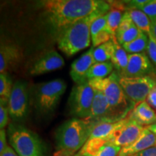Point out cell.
I'll use <instances>...</instances> for the list:
<instances>
[{
  "label": "cell",
  "mask_w": 156,
  "mask_h": 156,
  "mask_svg": "<svg viewBox=\"0 0 156 156\" xmlns=\"http://www.w3.org/2000/svg\"><path fill=\"white\" fill-rule=\"evenodd\" d=\"M40 5L56 35L80 20L95 13L106 14L111 9L108 2L101 0H46Z\"/></svg>",
  "instance_id": "cell-1"
},
{
  "label": "cell",
  "mask_w": 156,
  "mask_h": 156,
  "mask_svg": "<svg viewBox=\"0 0 156 156\" xmlns=\"http://www.w3.org/2000/svg\"><path fill=\"white\" fill-rule=\"evenodd\" d=\"M95 124V121L75 118L61 124L55 133L54 156H75L89 139Z\"/></svg>",
  "instance_id": "cell-2"
},
{
  "label": "cell",
  "mask_w": 156,
  "mask_h": 156,
  "mask_svg": "<svg viewBox=\"0 0 156 156\" xmlns=\"http://www.w3.org/2000/svg\"><path fill=\"white\" fill-rule=\"evenodd\" d=\"M103 15L105 14L95 13L62 29L56 35L58 49L67 56H71L89 47L92 44L90 32L92 23Z\"/></svg>",
  "instance_id": "cell-3"
},
{
  "label": "cell",
  "mask_w": 156,
  "mask_h": 156,
  "mask_svg": "<svg viewBox=\"0 0 156 156\" xmlns=\"http://www.w3.org/2000/svg\"><path fill=\"white\" fill-rule=\"evenodd\" d=\"M119 80V74L114 72L108 77L92 80L88 83L93 88L104 94L115 116L122 120L127 117V114L134 108V105L126 95Z\"/></svg>",
  "instance_id": "cell-4"
},
{
  "label": "cell",
  "mask_w": 156,
  "mask_h": 156,
  "mask_svg": "<svg viewBox=\"0 0 156 156\" xmlns=\"http://www.w3.org/2000/svg\"><path fill=\"white\" fill-rule=\"evenodd\" d=\"M7 136L11 147L18 156H45V147L38 134L18 123H10Z\"/></svg>",
  "instance_id": "cell-5"
},
{
  "label": "cell",
  "mask_w": 156,
  "mask_h": 156,
  "mask_svg": "<svg viewBox=\"0 0 156 156\" xmlns=\"http://www.w3.org/2000/svg\"><path fill=\"white\" fill-rule=\"evenodd\" d=\"M67 89V84L61 79L43 83L35 91V103L42 113L53 112Z\"/></svg>",
  "instance_id": "cell-6"
},
{
  "label": "cell",
  "mask_w": 156,
  "mask_h": 156,
  "mask_svg": "<svg viewBox=\"0 0 156 156\" xmlns=\"http://www.w3.org/2000/svg\"><path fill=\"white\" fill-rule=\"evenodd\" d=\"M95 90L88 81L76 84L70 93L68 106L69 112L78 119H86L90 113Z\"/></svg>",
  "instance_id": "cell-7"
},
{
  "label": "cell",
  "mask_w": 156,
  "mask_h": 156,
  "mask_svg": "<svg viewBox=\"0 0 156 156\" xmlns=\"http://www.w3.org/2000/svg\"><path fill=\"white\" fill-rule=\"evenodd\" d=\"M119 80L123 90L134 106L145 101L151 90L156 85L155 75L135 77L119 76Z\"/></svg>",
  "instance_id": "cell-8"
},
{
  "label": "cell",
  "mask_w": 156,
  "mask_h": 156,
  "mask_svg": "<svg viewBox=\"0 0 156 156\" xmlns=\"http://www.w3.org/2000/svg\"><path fill=\"white\" fill-rule=\"evenodd\" d=\"M9 116L15 122L25 120L29 112V89L26 82L18 80L13 85L8 101Z\"/></svg>",
  "instance_id": "cell-9"
},
{
  "label": "cell",
  "mask_w": 156,
  "mask_h": 156,
  "mask_svg": "<svg viewBox=\"0 0 156 156\" xmlns=\"http://www.w3.org/2000/svg\"><path fill=\"white\" fill-rule=\"evenodd\" d=\"M145 126L126 117V122L109 136V143L124 147L131 145L143 132Z\"/></svg>",
  "instance_id": "cell-10"
},
{
  "label": "cell",
  "mask_w": 156,
  "mask_h": 156,
  "mask_svg": "<svg viewBox=\"0 0 156 156\" xmlns=\"http://www.w3.org/2000/svg\"><path fill=\"white\" fill-rule=\"evenodd\" d=\"M154 66L146 52L129 54L128 64L125 69L119 74L121 77H135L155 75Z\"/></svg>",
  "instance_id": "cell-11"
},
{
  "label": "cell",
  "mask_w": 156,
  "mask_h": 156,
  "mask_svg": "<svg viewBox=\"0 0 156 156\" xmlns=\"http://www.w3.org/2000/svg\"><path fill=\"white\" fill-rule=\"evenodd\" d=\"M23 58L20 48L17 44L2 41L0 46V74L7 75L18 67Z\"/></svg>",
  "instance_id": "cell-12"
},
{
  "label": "cell",
  "mask_w": 156,
  "mask_h": 156,
  "mask_svg": "<svg viewBox=\"0 0 156 156\" xmlns=\"http://www.w3.org/2000/svg\"><path fill=\"white\" fill-rule=\"evenodd\" d=\"M95 90L94 98L91 106L90 113L87 120L101 122V121H110L118 122L120 121L115 116L114 112L111 108L108 100L104 94L100 90Z\"/></svg>",
  "instance_id": "cell-13"
},
{
  "label": "cell",
  "mask_w": 156,
  "mask_h": 156,
  "mask_svg": "<svg viewBox=\"0 0 156 156\" xmlns=\"http://www.w3.org/2000/svg\"><path fill=\"white\" fill-rule=\"evenodd\" d=\"M64 65L62 56L55 50H51L38 58L30 70L31 75H40L61 69Z\"/></svg>",
  "instance_id": "cell-14"
},
{
  "label": "cell",
  "mask_w": 156,
  "mask_h": 156,
  "mask_svg": "<svg viewBox=\"0 0 156 156\" xmlns=\"http://www.w3.org/2000/svg\"><path fill=\"white\" fill-rule=\"evenodd\" d=\"M93 51L94 48H90L71 64L70 77L76 84L87 82V74L90 67L95 63L93 57Z\"/></svg>",
  "instance_id": "cell-15"
},
{
  "label": "cell",
  "mask_w": 156,
  "mask_h": 156,
  "mask_svg": "<svg viewBox=\"0 0 156 156\" xmlns=\"http://www.w3.org/2000/svg\"><path fill=\"white\" fill-rule=\"evenodd\" d=\"M156 146V135L147 127L131 145L122 147L118 156H132Z\"/></svg>",
  "instance_id": "cell-16"
},
{
  "label": "cell",
  "mask_w": 156,
  "mask_h": 156,
  "mask_svg": "<svg viewBox=\"0 0 156 156\" xmlns=\"http://www.w3.org/2000/svg\"><path fill=\"white\" fill-rule=\"evenodd\" d=\"M127 118L146 127L156 122V112L145 101L134 106Z\"/></svg>",
  "instance_id": "cell-17"
},
{
  "label": "cell",
  "mask_w": 156,
  "mask_h": 156,
  "mask_svg": "<svg viewBox=\"0 0 156 156\" xmlns=\"http://www.w3.org/2000/svg\"><path fill=\"white\" fill-rule=\"evenodd\" d=\"M126 119V118L118 122H110V121L95 122L89 138H101V139L108 140L109 136L112 135V134L124 124Z\"/></svg>",
  "instance_id": "cell-18"
},
{
  "label": "cell",
  "mask_w": 156,
  "mask_h": 156,
  "mask_svg": "<svg viewBox=\"0 0 156 156\" xmlns=\"http://www.w3.org/2000/svg\"><path fill=\"white\" fill-rule=\"evenodd\" d=\"M112 40L114 42V49L112 58H111V62L114 67L116 69V73L120 74L125 69L127 66L129 54L124 49L122 45L117 41L116 36H112Z\"/></svg>",
  "instance_id": "cell-19"
},
{
  "label": "cell",
  "mask_w": 156,
  "mask_h": 156,
  "mask_svg": "<svg viewBox=\"0 0 156 156\" xmlns=\"http://www.w3.org/2000/svg\"><path fill=\"white\" fill-rule=\"evenodd\" d=\"M114 67L112 62H95L87 74V81L95 79H103L113 73Z\"/></svg>",
  "instance_id": "cell-20"
},
{
  "label": "cell",
  "mask_w": 156,
  "mask_h": 156,
  "mask_svg": "<svg viewBox=\"0 0 156 156\" xmlns=\"http://www.w3.org/2000/svg\"><path fill=\"white\" fill-rule=\"evenodd\" d=\"M136 28L147 35L151 34V21L150 17L142 10L137 9H129L126 10Z\"/></svg>",
  "instance_id": "cell-21"
},
{
  "label": "cell",
  "mask_w": 156,
  "mask_h": 156,
  "mask_svg": "<svg viewBox=\"0 0 156 156\" xmlns=\"http://www.w3.org/2000/svg\"><path fill=\"white\" fill-rule=\"evenodd\" d=\"M148 41V35L143 32H140L139 36L135 39L122 46L129 54L143 53L147 50Z\"/></svg>",
  "instance_id": "cell-22"
},
{
  "label": "cell",
  "mask_w": 156,
  "mask_h": 156,
  "mask_svg": "<svg viewBox=\"0 0 156 156\" xmlns=\"http://www.w3.org/2000/svg\"><path fill=\"white\" fill-rule=\"evenodd\" d=\"M114 44L111 39L108 42L101 44V46L94 48L93 57L95 62H105L111 61L114 53Z\"/></svg>",
  "instance_id": "cell-23"
},
{
  "label": "cell",
  "mask_w": 156,
  "mask_h": 156,
  "mask_svg": "<svg viewBox=\"0 0 156 156\" xmlns=\"http://www.w3.org/2000/svg\"><path fill=\"white\" fill-rule=\"evenodd\" d=\"M123 14L122 10L117 8H112L107 13V30L112 36H116V31L122 20Z\"/></svg>",
  "instance_id": "cell-24"
},
{
  "label": "cell",
  "mask_w": 156,
  "mask_h": 156,
  "mask_svg": "<svg viewBox=\"0 0 156 156\" xmlns=\"http://www.w3.org/2000/svg\"><path fill=\"white\" fill-rule=\"evenodd\" d=\"M13 85L8 75L0 74V101L8 103Z\"/></svg>",
  "instance_id": "cell-25"
},
{
  "label": "cell",
  "mask_w": 156,
  "mask_h": 156,
  "mask_svg": "<svg viewBox=\"0 0 156 156\" xmlns=\"http://www.w3.org/2000/svg\"><path fill=\"white\" fill-rule=\"evenodd\" d=\"M140 32L141 31L136 28V26L134 23L127 30H126L122 33L116 34L115 36H116L117 41L121 45H123L135 39L136 37L139 36Z\"/></svg>",
  "instance_id": "cell-26"
},
{
  "label": "cell",
  "mask_w": 156,
  "mask_h": 156,
  "mask_svg": "<svg viewBox=\"0 0 156 156\" xmlns=\"http://www.w3.org/2000/svg\"><path fill=\"white\" fill-rule=\"evenodd\" d=\"M104 30H107V13L98 17L92 23L90 27L91 38Z\"/></svg>",
  "instance_id": "cell-27"
},
{
  "label": "cell",
  "mask_w": 156,
  "mask_h": 156,
  "mask_svg": "<svg viewBox=\"0 0 156 156\" xmlns=\"http://www.w3.org/2000/svg\"><path fill=\"white\" fill-rule=\"evenodd\" d=\"M148 45L146 54L153 64L156 72V38L150 34H148Z\"/></svg>",
  "instance_id": "cell-28"
},
{
  "label": "cell",
  "mask_w": 156,
  "mask_h": 156,
  "mask_svg": "<svg viewBox=\"0 0 156 156\" xmlns=\"http://www.w3.org/2000/svg\"><path fill=\"white\" fill-rule=\"evenodd\" d=\"M121 149V147L108 143L93 156H118Z\"/></svg>",
  "instance_id": "cell-29"
},
{
  "label": "cell",
  "mask_w": 156,
  "mask_h": 156,
  "mask_svg": "<svg viewBox=\"0 0 156 156\" xmlns=\"http://www.w3.org/2000/svg\"><path fill=\"white\" fill-rule=\"evenodd\" d=\"M112 34L107 30L101 31L100 33H98V34L91 38L93 47L96 48L98 46H101V44L109 41L112 39Z\"/></svg>",
  "instance_id": "cell-30"
},
{
  "label": "cell",
  "mask_w": 156,
  "mask_h": 156,
  "mask_svg": "<svg viewBox=\"0 0 156 156\" xmlns=\"http://www.w3.org/2000/svg\"><path fill=\"white\" fill-rule=\"evenodd\" d=\"M9 121L8 103L0 101V128L5 129Z\"/></svg>",
  "instance_id": "cell-31"
},
{
  "label": "cell",
  "mask_w": 156,
  "mask_h": 156,
  "mask_svg": "<svg viewBox=\"0 0 156 156\" xmlns=\"http://www.w3.org/2000/svg\"><path fill=\"white\" fill-rule=\"evenodd\" d=\"M140 9L145 12L151 20L156 18V0H148Z\"/></svg>",
  "instance_id": "cell-32"
},
{
  "label": "cell",
  "mask_w": 156,
  "mask_h": 156,
  "mask_svg": "<svg viewBox=\"0 0 156 156\" xmlns=\"http://www.w3.org/2000/svg\"><path fill=\"white\" fill-rule=\"evenodd\" d=\"M6 136H7V133H6V130L5 129L0 130V154L2 153L8 146L7 143Z\"/></svg>",
  "instance_id": "cell-33"
},
{
  "label": "cell",
  "mask_w": 156,
  "mask_h": 156,
  "mask_svg": "<svg viewBox=\"0 0 156 156\" xmlns=\"http://www.w3.org/2000/svg\"><path fill=\"white\" fill-rule=\"evenodd\" d=\"M146 101L149 103L154 109L156 110V85L151 90V91L148 94Z\"/></svg>",
  "instance_id": "cell-34"
},
{
  "label": "cell",
  "mask_w": 156,
  "mask_h": 156,
  "mask_svg": "<svg viewBox=\"0 0 156 156\" xmlns=\"http://www.w3.org/2000/svg\"><path fill=\"white\" fill-rule=\"evenodd\" d=\"M132 156H156V146Z\"/></svg>",
  "instance_id": "cell-35"
},
{
  "label": "cell",
  "mask_w": 156,
  "mask_h": 156,
  "mask_svg": "<svg viewBox=\"0 0 156 156\" xmlns=\"http://www.w3.org/2000/svg\"><path fill=\"white\" fill-rule=\"evenodd\" d=\"M0 156H18L17 153L14 151V150L11 147V146L8 145L6 148L5 151L2 153L0 154Z\"/></svg>",
  "instance_id": "cell-36"
},
{
  "label": "cell",
  "mask_w": 156,
  "mask_h": 156,
  "mask_svg": "<svg viewBox=\"0 0 156 156\" xmlns=\"http://www.w3.org/2000/svg\"><path fill=\"white\" fill-rule=\"evenodd\" d=\"M151 34L156 38V18L151 20Z\"/></svg>",
  "instance_id": "cell-37"
},
{
  "label": "cell",
  "mask_w": 156,
  "mask_h": 156,
  "mask_svg": "<svg viewBox=\"0 0 156 156\" xmlns=\"http://www.w3.org/2000/svg\"><path fill=\"white\" fill-rule=\"evenodd\" d=\"M146 127H147L149 130H151L153 133H154L156 135V122L154 123V124H152V125L146 126Z\"/></svg>",
  "instance_id": "cell-38"
}]
</instances>
